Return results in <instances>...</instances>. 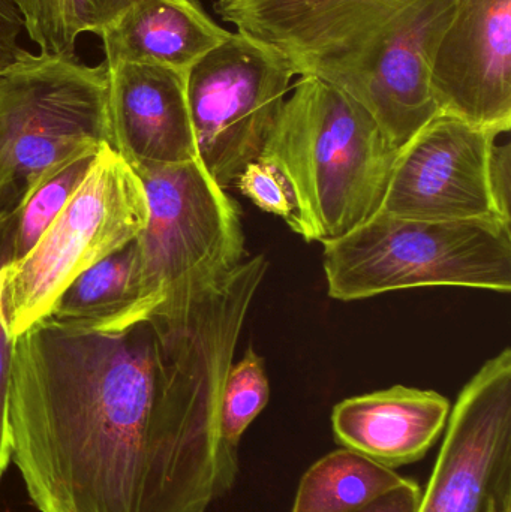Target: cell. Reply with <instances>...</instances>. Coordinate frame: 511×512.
<instances>
[{
  "label": "cell",
  "mask_w": 511,
  "mask_h": 512,
  "mask_svg": "<svg viewBox=\"0 0 511 512\" xmlns=\"http://www.w3.org/2000/svg\"><path fill=\"white\" fill-rule=\"evenodd\" d=\"M8 421L39 512H209L239 474L218 403L164 369L149 321L12 339Z\"/></svg>",
  "instance_id": "1"
},
{
  "label": "cell",
  "mask_w": 511,
  "mask_h": 512,
  "mask_svg": "<svg viewBox=\"0 0 511 512\" xmlns=\"http://www.w3.org/2000/svg\"><path fill=\"white\" fill-rule=\"evenodd\" d=\"M237 32L362 105L401 149L438 110L429 87L456 0H216Z\"/></svg>",
  "instance_id": "2"
},
{
  "label": "cell",
  "mask_w": 511,
  "mask_h": 512,
  "mask_svg": "<svg viewBox=\"0 0 511 512\" xmlns=\"http://www.w3.org/2000/svg\"><path fill=\"white\" fill-rule=\"evenodd\" d=\"M398 152L362 105L318 78L300 77L258 159L290 188L291 230L324 243L378 212Z\"/></svg>",
  "instance_id": "3"
},
{
  "label": "cell",
  "mask_w": 511,
  "mask_h": 512,
  "mask_svg": "<svg viewBox=\"0 0 511 512\" xmlns=\"http://www.w3.org/2000/svg\"><path fill=\"white\" fill-rule=\"evenodd\" d=\"M107 146V63L21 48L0 72V227L45 180Z\"/></svg>",
  "instance_id": "4"
},
{
  "label": "cell",
  "mask_w": 511,
  "mask_h": 512,
  "mask_svg": "<svg viewBox=\"0 0 511 512\" xmlns=\"http://www.w3.org/2000/svg\"><path fill=\"white\" fill-rule=\"evenodd\" d=\"M321 245L327 291L339 301L423 286L511 292V224L501 219L425 221L377 213Z\"/></svg>",
  "instance_id": "5"
},
{
  "label": "cell",
  "mask_w": 511,
  "mask_h": 512,
  "mask_svg": "<svg viewBox=\"0 0 511 512\" xmlns=\"http://www.w3.org/2000/svg\"><path fill=\"white\" fill-rule=\"evenodd\" d=\"M147 215L140 177L104 147L35 248L0 265V322L9 339L41 322L81 273L134 242Z\"/></svg>",
  "instance_id": "6"
},
{
  "label": "cell",
  "mask_w": 511,
  "mask_h": 512,
  "mask_svg": "<svg viewBox=\"0 0 511 512\" xmlns=\"http://www.w3.org/2000/svg\"><path fill=\"white\" fill-rule=\"evenodd\" d=\"M134 171L149 209L135 245L153 310L170 295L218 279L245 261L239 204L200 161Z\"/></svg>",
  "instance_id": "7"
},
{
  "label": "cell",
  "mask_w": 511,
  "mask_h": 512,
  "mask_svg": "<svg viewBox=\"0 0 511 512\" xmlns=\"http://www.w3.org/2000/svg\"><path fill=\"white\" fill-rule=\"evenodd\" d=\"M296 77L273 48L231 32L186 75L198 161L221 188L257 161Z\"/></svg>",
  "instance_id": "8"
},
{
  "label": "cell",
  "mask_w": 511,
  "mask_h": 512,
  "mask_svg": "<svg viewBox=\"0 0 511 512\" xmlns=\"http://www.w3.org/2000/svg\"><path fill=\"white\" fill-rule=\"evenodd\" d=\"M511 505V351L467 382L417 512H500Z\"/></svg>",
  "instance_id": "9"
},
{
  "label": "cell",
  "mask_w": 511,
  "mask_h": 512,
  "mask_svg": "<svg viewBox=\"0 0 511 512\" xmlns=\"http://www.w3.org/2000/svg\"><path fill=\"white\" fill-rule=\"evenodd\" d=\"M500 135L437 114L399 149L377 213L425 221L500 219L489 185Z\"/></svg>",
  "instance_id": "10"
},
{
  "label": "cell",
  "mask_w": 511,
  "mask_h": 512,
  "mask_svg": "<svg viewBox=\"0 0 511 512\" xmlns=\"http://www.w3.org/2000/svg\"><path fill=\"white\" fill-rule=\"evenodd\" d=\"M438 113L506 134L511 128V0H456L429 71Z\"/></svg>",
  "instance_id": "11"
},
{
  "label": "cell",
  "mask_w": 511,
  "mask_h": 512,
  "mask_svg": "<svg viewBox=\"0 0 511 512\" xmlns=\"http://www.w3.org/2000/svg\"><path fill=\"white\" fill-rule=\"evenodd\" d=\"M186 75L146 63L108 68L113 149L132 170L198 161Z\"/></svg>",
  "instance_id": "12"
},
{
  "label": "cell",
  "mask_w": 511,
  "mask_h": 512,
  "mask_svg": "<svg viewBox=\"0 0 511 512\" xmlns=\"http://www.w3.org/2000/svg\"><path fill=\"white\" fill-rule=\"evenodd\" d=\"M452 405L434 390L395 387L342 400L332 429L345 450L390 469L420 462L446 432Z\"/></svg>",
  "instance_id": "13"
},
{
  "label": "cell",
  "mask_w": 511,
  "mask_h": 512,
  "mask_svg": "<svg viewBox=\"0 0 511 512\" xmlns=\"http://www.w3.org/2000/svg\"><path fill=\"white\" fill-rule=\"evenodd\" d=\"M230 35L197 0H138L99 38L108 68L146 63L188 74Z\"/></svg>",
  "instance_id": "14"
},
{
  "label": "cell",
  "mask_w": 511,
  "mask_h": 512,
  "mask_svg": "<svg viewBox=\"0 0 511 512\" xmlns=\"http://www.w3.org/2000/svg\"><path fill=\"white\" fill-rule=\"evenodd\" d=\"M152 312L134 240L81 273L42 321L71 333L114 334L143 324Z\"/></svg>",
  "instance_id": "15"
},
{
  "label": "cell",
  "mask_w": 511,
  "mask_h": 512,
  "mask_svg": "<svg viewBox=\"0 0 511 512\" xmlns=\"http://www.w3.org/2000/svg\"><path fill=\"white\" fill-rule=\"evenodd\" d=\"M405 480L395 469L341 448L305 472L291 512H357Z\"/></svg>",
  "instance_id": "16"
},
{
  "label": "cell",
  "mask_w": 511,
  "mask_h": 512,
  "mask_svg": "<svg viewBox=\"0 0 511 512\" xmlns=\"http://www.w3.org/2000/svg\"><path fill=\"white\" fill-rule=\"evenodd\" d=\"M270 399V382L263 357L252 346L233 363L221 397L219 426L224 441L239 448L246 430L264 411Z\"/></svg>",
  "instance_id": "17"
},
{
  "label": "cell",
  "mask_w": 511,
  "mask_h": 512,
  "mask_svg": "<svg viewBox=\"0 0 511 512\" xmlns=\"http://www.w3.org/2000/svg\"><path fill=\"white\" fill-rule=\"evenodd\" d=\"M92 158H83L45 180L27 198L15 216L11 233L9 261H17L35 248L42 234L53 224L89 173Z\"/></svg>",
  "instance_id": "18"
},
{
  "label": "cell",
  "mask_w": 511,
  "mask_h": 512,
  "mask_svg": "<svg viewBox=\"0 0 511 512\" xmlns=\"http://www.w3.org/2000/svg\"><path fill=\"white\" fill-rule=\"evenodd\" d=\"M24 20L30 41L42 53L74 56L77 39L72 35L69 0H12Z\"/></svg>",
  "instance_id": "19"
},
{
  "label": "cell",
  "mask_w": 511,
  "mask_h": 512,
  "mask_svg": "<svg viewBox=\"0 0 511 512\" xmlns=\"http://www.w3.org/2000/svg\"><path fill=\"white\" fill-rule=\"evenodd\" d=\"M236 185L258 209L279 216L288 225L291 224L294 206L290 188L273 165L261 159L251 162L237 177Z\"/></svg>",
  "instance_id": "20"
},
{
  "label": "cell",
  "mask_w": 511,
  "mask_h": 512,
  "mask_svg": "<svg viewBox=\"0 0 511 512\" xmlns=\"http://www.w3.org/2000/svg\"><path fill=\"white\" fill-rule=\"evenodd\" d=\"M12 224L0 227V265L9 261L11 255ZM12 340L0 322V483L12 462L11 433L8 421V388L11 372Z\"/></svg>",
  "instance_id": "21"
},
{
  "label": "cell",
  "mask_w": 511,
  "mask_h": 512,
  "mask_svg": "<svg viewBox=\"0 0 511 512\" xmlns=\"http://www.w3.org/2000/svg\"><path fill=\"white\" fill-rule=\"evenodd\" d=\"M138 0H69L71 29L75 39L81 33L101 35Z\"/></svg>",
  "instance_id": "22"
},
{
  "label": "cell",
  "mask_w": 511,
  "mask_h": 512,
  "mask_svg": "<svg viewBox=\"0 0 511 512\" xmlns=\"http://www.w3.org/2000/svg\"><path fill=\"white\" fill-rule=\"evenodd\" d=\"M489 185L492 200L500 219L511 224V149L510 144L492 150L489 161Z\"/></svg>",
  "instance_id": "23"
},
{
  "label": "cell",
  "mask_w": 511,
  "mask_h": 512,
  "mask_svg": "<svg viewBox=\"0 0 511 512\" xmlns=\"http://www.w3.org/2000/svg\"><path fill=\"white\" fill-rule=\"evenodd\" d=\"M24 20L12 0H0V72L15 62L21 51Z\"/></svg>",
  "instance_id": "24"
},
{
  "label": "cell",
  "mask_w": 511,
  "mask_h": 512,
  "mask_svg": "<svg viewBox=\"0 0 511 512\" xmlns=\"http://www.w3.org/2000/svg\"><path fill=\"white\" fill-rule=\"evenodd\" d=\"M423 490L413 480H405L401 486L375 499L357 512H417L422 502Z\"/></svg>",
  "instance_id": "25"
}]
</instances>
